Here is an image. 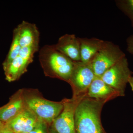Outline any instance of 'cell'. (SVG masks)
<instances>
[{
    "label": "cell",
    "mask_w": 133,
    "mask_h": 133,
    "mask_svg": "<svg viewBox=\"0 0 133 133\" xmlns=\"http://www.w3.org/2000/svg\"><path fill=\"white\" fill-rule=\"evenodd\" d=\"M38 51L35 46L22 48L17 56L3 68L6 80L11 82L20 78L26 71L28 66L33 62L34 55Z\"/></svg>",
    "instance_id": "7"
},
{
    "label": "cell",
    "mask_w": 133,
    "mask_h": 133,
    "mask_svg": "<svg viewBox=\"0 0 133 133\" xmlns=\"http://www.w3.org/2000/svg\"><path fill=\"white\" fill-rule=\"evenodd\" d=\"M127 50L133 55V34L129 37L127 40Z\"/></svg>",
    "instance_id": "18"
},
{
    "label": "cell",
    "mask_w": 133,
    "mask_h": 133,
    "mask_svg": "<svg viewBox=\"0 0 133 133\" xmlns=\"http://www.w3.org/2000/svg\"><path fill=\"white\" fill-rule=\"evenodd\" d=\"M132 74L128 61L125 56L107 71L101 78L118 92L121 97H123L125 96L126 86Z\"/></svg>",
    "instance_id": "4"
},
{
    "label": "cell",
    "mask_w": 133,
    "mask_h": 133,
    "mask_svg": "<svg viewBox=\"0 0 133 133\" xmlns=\"http://www.w3.org/2000/svg\"><path fill=\"white\" fill-rule=\"evenodd\" d=\"M25 107V102L21 96L13 98L7 104L0 108V122L4 124H7Z\"/></svg>",
    "instance_id": "14"
},
{
    "label": "cell",
    "mask_w": 133,
    "mask_h": 133,
    "mask_svg": "<svg viewBox=\"0 0 133 133\" xmlns=\"http://www.w3.org/2000/svg\"><path fill=\"white\" fill-rule=\"evenodd\" d=\"M95 77L91 63L74 62V68L69 81L74 88V97L86 95Z\"/></svg>",
    "instance_id": "6"
},
{
    "label": "cell",
    "mask_w": 133,
    "mask_h": 133,
    "mask_svg": "<svg viewBox=\"0 0 133 133\" xmlns=\"http://www.w3.org/2000/svg\"><path fill=\"white\" fill-rule=\"evenodd\" d=\"M39 60L48 73L69 82L74 62L55 49L54 45L43 46L39 51Z\"/></svg>",
    "instance_id": "2"
},
{
    "label": "cell",
    "mask_w": 133,
    "mask_h": 133,
    "mask_svg": "<svg viewBox=\"0 0 133 133\" xmlns=\"http://www.w3.org/2000/svg\"><path fill=\"white\" fill-rule=\"evenodd\" d=\"M5 124H3L2 123L0 122V132H1V130L2 128V127Z\"/></svg>",
    "instance_id": "21"
},
{
    "label": "cell",
    "mask_w": 133,
    "mask_h": 133,
    "mask_svg": "<svg viewBox=\"0 0 133 133\" xmlns=\"http://www.w3.org/2000/svg\"><path fill=\"white\" fill-rule=\"evenodd\" d=\"M81 62L91 63L105 41L96 38H79Z\"/></svg>",
    "instance_id": "13"
},
{
    "label": "cell",
    "mask_w": 133,
    "mask_h": 133,
    "mask_svg": "<svg viewBox=\"0 0 133 133\" xmlns=\"http://www.w3.org/2000/svg\"><path fill=\"white\" fill-rule=\"evenodd\" d=\"M54 45L56 50L72 61H81L80 41L79 38L75 35L65 34L62 36Z\"/></svg>",
    "instance_id": "9"
},
{
    "label": "cell",
    "mask_w": 133,
    "mask_h": 133,
    "mask_svg": "<svg viewBox=\"0 0 133 133\" xmlns=\"http://www.w3.org/2000/svg\"><path fill=\"white\" fill-rule=\"evenodd\" d=\"M86 95L75 97L62 101L63 109L52 122L53 128L58 133H76L74 115L76 107Z\"/></svg>",
    "instance_id": "8"
},
{
    "label": "cell",
    "mask_w": 133,
    "mask_h": 133,
    "mask_svg": "<svg viewBox=\"0 0 133 133\" xmlns=\"http://www.w3.org/2000/svg\"><path fill=\"white\" fill-rule=\"evenodd\" d=\"M21 48L19 43L18 31L16 28L13 31V39L9 51L5 60L3 63V69L7 66L13 59L17 56Z\"/></svg>",
    "instance_id": "15"
},
{
    "label": "cell",
    "mask_w": 133,
    "mask_h": 133,
    "mask_svg": "<svg viewBox=\"0 0 133 133\" xmlns=\"http://www.w3.org/2000/svg\"><path fill=\"white\" fill-rule=\"evenodd\" d=\"M39 121L36 115L26 107L16 117L6 125L14 133H29Z\"/></svg>",
    "instance_id": "10"
},
{
    "label": "cell",
    "mask_w": 133,
    "mask_h": 133,
    "mask_svg": "<svg viewBox=\"0 0 133 133\" xmlns=\"http://www.w3.org/2000/svg\"><path fill=\"white\" fill-rule=\"evenodd\" d=\"M125 56V53L118 45L105 41L91 63L95 76L101 77L107 71Z\"/></svg>",
    "instance_id": "3"
},
{
    "label": "cell",
    "mask_w": 133,
    "mask_h": 133,
    "mask_svg": "<svg viewBox=\"0 0 133 133\" xmlns=\"http://www.w3.org/2000/svg\"><path fill=\"white\" fill-rule=\"evenodd\" d=\"M119 8L131 20L133 26V0H122L117 2Z\"/></svg>",
    "instance_id": "16"
},
{
    "label": "cell",
    "mask_w": 133,
    "mask_h": 133,
    "mask_svg": "<svg viewBox=\"0 0 133 133\" xmlns=\"http://www.w3.org/2000/svg\"><path fill=\"white\" fill-rule=\"evenodd\" d=\"M0 133H14V132L6 125L5 124L2 127Z\"/></svg>",
    "instance_id": "19"
},
{
    "label": "cell",
    "mask_w": 133,
    "mask_h": 133,
    "mask_svg": "<svg viewBox=\"0 0 133 133\" xmlns=\"http://www.w3.org/2000/svg\"><path fill=\"white\" fill-rule=\"evenodd\" d=\"M86 97L107 102L117 97H121V95L104 82L101 78L95 77L88 88Z\"/></svg>",
    "instance_id": "11"
},
{
    "label": "cell",
    "mask_w": 133,
    "mask_h": 133,
    "mask_svg": "<svg viewBox=\"0 0 133 133\" xmlns=\"http://www.w3.org/2000/svg\"><path fill=\"white\" fill-rule=\"evenodd\" d=\"M25 133V132H20V133Z\"/></svg>",
    "instance_id": "23"
},
{
    "label": "cell",
    "mask_w": 133,
    "mask_h": 133,
    "mask_svg": "<svg viewBox=\"0 0 133 133\" xmlns=\"http://www.w3.org/2000/svg\"><path fill=\"white\" fill-rule=\"evenodd\" d=\"M128 83H129V85L131 86L132 91H133V77L132 76L129 79Z\"/></svg>",
    "instance_id": "20"
},
{
    "label": "cell",
    "mask_w": 133,
    "mask_h": 133,
    "mask_svg": "<svg viewBox=\"0 0 133 133\" xmlns=\"http://www.w3.org/2000/svg\"><path fill=\"white\" fill-rule=\"evenodd\" d=\"M50 133H58L57 132L55 131V129H52Z\"/></svg>",
    "instance_id": "22"
},
{
    "label": "cell",
    "mask_w": 133,
    "mask_h": 133,
    "mask_svg": "<svg viewBox=\"0 0 133 133\" xmlns=\"http://www.w3.org/2000/svg\"><path fill=\"white\" fill-rule=\"evenodd\" d=\"M25 106L37 118L45 123H52L63 109V102L49 101L38 97L29 98L25 101Z\"/></svg>",
    "instance_id": "5"
},
{
    "label": "cell",
    "mask_w": 133,
    "mask_h": 133,
    "mask_svg": "<svg viewBox=\"0 0 133 133\" xmlns=\"http://www.w3.org/2000/svg\"><path fill=\"white\" fill-rule=\"evenodd\" d=\"M16 28L21 48L39 44L40 33L35 24L23 21Z\"/></svg>",
    "instance_id": "12"
},
{
    "label": "cell",
    "mask_w": 133,
    "mask_h": 133,
    "mask_svg": "<svg viewBox=\"0 0 133 133\" xmlns=\"http://www.w3.org/2000/svg\"><path fill=\"white\" fill-rule=\"evenodd\" d=\"M107 101L85 97L79 102L74 115L76 133H104L101 115Z\"/></svg>",
    "instance_id": "1"
},
{
    "label": "cell",
    "mask_w": 133,
    "mask_h": 133,
    "mask_svg": "<svg viewBox=\"0 0 133 133\" xmlns=\"http://www.w3.org/2000/svg\"><path fill=\"white\" fill-rule=\"evenodd\" d=\"M29 133H47L46 123L39 120L36 127Z\"/></svg>",
    "instance_id": "17"
}]
</instances>
